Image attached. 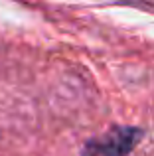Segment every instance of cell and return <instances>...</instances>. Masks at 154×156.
Segmentation results:
<instances>
[{
  "label": "cell",
  "instance_id": "1",
  "mask_svg": "<svg viewBox=\"0 0 154 156\" xmlns=\"http://www.w3.org/2000/svg\"><path fill=\"white\" fill-rule=\"evenodd\" d=\"M142 130L132 126H115L109 133L85 142L81 156H127L136 146Z\"/></svg>",
  "mask_w": 154,
  "mask_h": 156
}]
</instances>
